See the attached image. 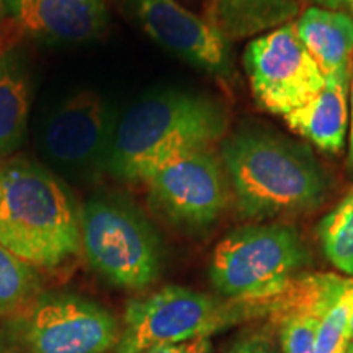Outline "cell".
Listing matches in <instances>:
<instances>
[{
	"label": "cell",
	"mask_w": 353,
	"mask_h": 353,
	"mask_svg": "<svg viewBox=\"0 0 353 353\" xmlns=\"http://www.w3.org/2000/svg\"><path fill=\"white\" fill-rule=\"evenodd\" d=\"M123 10L154 43L221 83L236 81L231 41L208 19L176 0H120Z\"/></svg>",
	"instance_id": "30bf717a"
},
{
	"label": "cell",
	"mask_w": 353,
	"mask_h": 353,
	"mask_svg": "<svg viewBox=\"0 0 353 353\" xmlns=\"http://www.w3.org/2000/svg\"><path fill=\"white\" fill-rule=\"evenodd\" d=\"M81 245L90 267L118 288L143 290L161 275V239L130 203L88 200L81 210Z\"/></svg>",
	"instance_id": "8992f818"
},
{
	"label": "cell",
	"mask_w": 353,
	"mask_h": 353,
	"mask_svg": "<svg viewBox=\"0 0 353 353\" xmlns=\"http://www.w3.org/2000/svg\"><path fill=\"white\" fill-rule=\"evenodd\" d=\"M149 200L180 228L203 229L229 201V180L214 151L193 152L167 162L144 179Z\"/></svg>",
	"instance_id": "9c48e42d"
},
{
	"label": "cell",
	"mask_w": 353,
	"mask_h": 353,
	"mask_svg": "<svg viewBox=\"0 0 353 353\" xmlns=\"http://www.w3.org/2000/svg\"><path fill=\"white\" fill-rule=\"evenodd\" d=\"M347 353H353V343H350V345H348Z\"/></svg>",
	"instance_id": "4316f807"
},
{
	"label": "cell",
	"mask_w": 353,
	"mask_h": 353,
	"mask_svg": "<svg viewBox=\"0 0 353 353\" xmlns=\"http://www.w3.org/2000/svg\"><path fill=\"white\" fill-rule=\"evenodd\" d=\"M242 214L267 219L314 208L327 192V175L306 145L257 128L242 130L221 144Z\"/></svg>",
	"instance_id": "7a4b0ae2"
},
{
	"label": "cell",
	"mask_w": 353,
	"mask_h": 353,
	"mask_svg": "<svg viewBox=\"0 0 353 353\" xmlns=\"http://www.w3.org/2000/svg\"><path fill=\"white\" fill-rule=\"evenodd\" d=\"M21 37L82 43L100 38L110 23V0H10Z\"/></svg>",
	"instance_id": "7c38bea8"
},
{
	"label": "cell",
	"mask_w": 353,
	"mask_h": 353,
	"mask_svg": "<svg viewBox=\"0 0 353 353\" xmlns=\"http://www.w3.org/2000/svg\"><path fill=\"white\" fill-rule=\"evenodd\" d=\"M255 303L219 299L182 286H165L126 306L114 353H145L154 347L211 337L244 321L263 317Z\"/></svg>",
	"instance_id": "5b68a950"
},
{
	"label": "cell",
	"mask_w": 353,
	"mask_h": 353,
	"mask_svg": "<svg viewBox=\"0 0 353 353\" xmlns=\"http://www.w3.org/2000/svg\"><path fill=\"white\" fill-rule=\"evenodd\" d=\"M309 263L296 229L286 224H249L216 245L210 278L223 296L259 303L283 291Z\"/></svg>",
	"instance_id": "277c9868"
},
{
	"label": "cell",
	"mask_w": 353,
	"mask_h": 353,
	"mask_svg": "<svg viewBox=\"0 0 353 353\" xmlns=\"http://www.w3.org/2000/svg\"><path fill=\"white\" fill-rule=\"evenodd\" d=\"M244 68L259 107L278 117L303 107L325 83L319 65L298 37L294 21L247 44Z\"/></svg>",
	"instance_id": "ba28073f"
},
{
	"label": "cell",
	"mask_w": 353,
	"mask_h": 353,
	"mask_svg": "<svg viewBox=\"0 0 353 353\" xmlns=\"http://www.w3.org/2000/svg\"><path fill=\"white\" fill-rule=\"evenodd\" d=\"M316 7L329 8V10L343 12L353 19V0H312Z\"/></svg>",
	"instance_id": "cb8c5ba5"
},
{
	"label": "cell",
	"mask_w": 353,
	"mask_h": 353,
	"mask_svg": "<svg viewBox=\"0 0 353 353\" xmlns=\"http://www.w3.org/2000/svg\"><path fill=\"white\" fill-rule=\"evenodd\" d=\"M348 85L350 81L327 77L314 99L285 114L286 125L321 151L339 154L345 145L348 130Z\"/></svg>",
	"instance_id": "5bb4252c"
},
{
	"label": "cell",
	"mask_w": 353,
	"mask_h": 353,
	"mask_svg": "<svg viewBox=\"0 0 353 353\" xmlns=\"http://www.w3.org/2000/svg\"><path fill=\"white\" fill-rule=\"evenodd\" d=\"M324 316L294 314L278 321L283 353H314L316 335Z\"/></svg>",
	"instance_id": "ffe728a7"
},
{
	"label": "cell",
	"mask_w": 353,
	"mask_h": 353,
	"mask_svg": "<svg viewBox=\"0 0 353 353\" xmlns=\"http://www.w3.org/2000/svg\"><path fill=\"white\" fill-rule=\"evenodd\" d=\"M348 322H350V337L353 341V291H352V304H350V317H348Z\"/></svg>",
	"instance_id": "484cf974"
},
{
	"label": "cell",
	"mask_w": 353,
	"mask_h": 353,
	"mask_svg": "<svg viewBox=\"0 0 353 353\" xmlns=\"http://www.w3.org/2000/svg\"><path fill=\"white\" fill-rule=\"evenodd\" d=\"M228 353H280V350L268 334L252 332L232 343Z\"/></svg>",
	"instance_id": "44dd1931"
},
{
	"label": "cell",
	"mask_w": 353,
	"mask_h": 353,
	"mask_svg": "<svg viewBox=\"0 0 353 353\" xmlns=\"http://www.w3.org/2000/svg\"><path fill=\"white\" fill-rule=\"evenodd\" d=\"M12 337L21 353H107L117 345L112 312L70 293H48L21 309Z\"/></svg>",
	"instance_id": "52a82bcc"
},
{
	"label": "cell",
	"mask_w": 353,
	"mask_h": 353,
	"mask_svg": "<svg viewBox=\"0 0 353 353\" xmlns=\"http://www.w3.org/2000/svg\"><path fill=\"white\" fill-rule=\"evenodd\" d=\"M229 128L226 105L192 90L156 92L125 113L114 126L107 169L125 182L148 175L176 157L214 151Z\"/></svg>",
	"instance_id": "6da1fadb"
},
{
	"label": "cell",
	"mask_w": 353,
	"mask_h": 353,
	"mask_svg": "<svg viewBox=\"0 0 353 353\" xmlns=\"http://www.w3.org/2000/svg\"><path fill=\"white\" fill-rule=\"evenodd\" d=\"M21 34L13 25L10 15V0H0V54L13 50Z\"/></svg>",
	"instance_id": "7402d4cb"
},
{
	"label": "cell",
	"mask_w": 353,
	"mask_h": 353,
	"mask_svg": "<svg viewBox=\"0 0 353 353\" xmlns=\"http://www.w3.org/2000/svg\"><path fill=\"white\" fill-rule=\"evenodd\" d=\"M213 352V342L211 337L192 339V341L180 343H167V345L154 347L145 353H211Z\"/></svg>",
	"instance_id": "603a6c76"
},
{
	"label": "cell",
	"mask_w": 353,
	"mask_h": 353,
	"mask_svg": "<svg viewBox=\"0 0 353 353\" xmlns=\"http://www.w3.org/2000/svg\"><path fill=\"white\" fill-rule=\"evenodd\" d=\"M322 252L337 270L353 276V190L317 228Z\"/></svg>",
	"instance_id": "e0dca14e"
},
{
	"label": "cell",
	"mask_w": 353,
	"mask_h": 353,
	"mask_svg": "<svg viewBox=\"0 0 353 353\" xmlns=\"http://www.w3.org/2000/svg\"><path fill=\"white\" fill-rule=\"evenodd\" d=\"M294 28L322 76L352 81L353 19L343 12L309 7L298 17Z\"/></svg>",
	"instance_id": "4fadbf2b"
},
{
	"label": "cell",
	"mask_w": 353,
	"mask_h": 353,
	"mask_svg": "<svg viewBox=\"0 0 353 353\" xmlns=\"http://www.w3.org/2000/svg\"><path fill=\"white\" fill-rule=\"evenodd\" d=\"M0 245L33 268H56L82 249L72 196L51 170L28 159L0 167Z\"/></svg>",
	"instance_id": "3957f363"
},
{
	"label": "cell",
	"mask_w": 353,
	"mask_h": 353,
	"mask_svg": "<svg viewBox=\"0 0 353 353\" xmlns=\"http://www.w3.org/2000/svg\"><path fill=\"white\" fill-rule=\"evenodd\" d=\"M299 10L301 0H210L208 20L231 41L291 23Z\"/></svg>",
	"instance_id": "9a60e30c"
},
{
	"label": "cell",
	"mask_w": 353,
	"mask_h": 353,
	"mask_svg": "<svg viewBox=\"0 0 353 353\" xmlns=\"http://www.w3.org/2000/svg\"><path fill=\"white\" fill-rule=\"evenodd\" d=\"M32 107V83L25 64L12 50L0 54V159L23 143Z\"/></svg>",
	"instance_id": "2e32d148"
},
{
	"label": "cell",
	"mask_w": 353,
	"mask_h": 353,
	"mask_svg": "<svg viewBox=\"0 0 353 353\" xmlns=\"http://www.w3.org/2000/svg\"><path fill=\"white\" fill-rule=\"evenodd\" d=\"M352 125H350V152H348V164L353 169V68H352Z\"/></svg>",
	"instance_id": "d4e9b609"
},
{
	"label": "cell",
	"mask_w": 353,
	"mask_h": 353,
	"mask_svg": "<svg viewBox=\"0 0 353 353\" xmlns=\"http://www.w3.org/2000/svg\"><path fill=\"white\" fill-rule=\"evenodd\" d=\"M352 291L322 317L316 335L314 353H347L352 341L350 322H348Z\"/></svg>",
	"instance_id": "d6986e66"
},
{
	"label": "cell",
	"mask_w": 353,
	"mask_h": 353,
	"mask_svg": "<svg viewBox=\"0 0 353 353\" xmlns=\"http://www.w3.org/2000/svg\"><path fill=\"white\" fill-rule=\"evenodd\" d=\"M38 276L32 265L0 245V314H10L28 306L37 294Z\"/></svg>",
	"instance_id": "ac0fdd59"
},
{
	"label": "cell",
	"mask_w": 353,
	"mask_h": 353,
	"mask_svg": "<svg viewBox=\"0 0 353 353\" xmlns=\"http://www.w3.org/2000/svg\"><path fill=\"white\" fill-rule=\"evenodd\" d=\"M113 131V117L103 97L82 90L61 103L44 123L41 151L65 174H90L107 165Z\"/></svg>",
	"instance_id": "8fae6325"
}]
</instances>
